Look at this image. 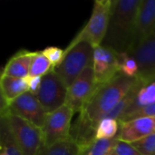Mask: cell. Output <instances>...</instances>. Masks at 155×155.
I'll list each match as a JSON object with an SVG mask.
<instances>
[{
	"label": "cell",
	"mask_w": 155,
	"mask_h": 155,
	"mask_svg": "<svg viewBox=\"0 0 155 155\" xmlns=\"http://www.w3.org/2000/svg\"><path fill=\"white\" fill-rule=\"evenodd\" d=\"M141 0H113L105 37L101 45L117 54L130 53L135 44L136 20Z\"/></svg>",
	"instance_id": "6da1fadb"
},
{
	"label": "cell",
	"mask_w": 155,
	"mask_h": 155,
	"mask_svg": "<svg viewBox=\"0 0 155 155\" xmlns=\"http://www.w3.org/2000/svg\"><path fill=\"white\" fill-rule=\"evenodd\" d=\"M94 47L86 41L70 44L64 50L62 63L54 68L55 73L69 87L88 67L93 66Z\"/></svg>",
	"instance_id": "7a4b0ae2"
},
{
	"label": "cell",
	"mask_w": 155,
	"mask_h": 155,
	"mask_svg": "<svg viewBox=\"0 0 155 155\" xmlns=\"http://www.w3.org/2000/svg\"><path fill=\"white\" fill-rule=\"evenodd\" d=\"M6 121L12 137L23 155H37L43 146V132L24 119L6 112H1Z\"/></svg>",
	"instance_id": "3957f363"
},
{
	"label": "cell",
	"mask_w": 155,
	"mask_h": 155,
	"mask_svg": "<svg viewBox=\"0 0 155 155\" xmlns=\"http://www.w3.org/2000/svg\"><path fill=\"white\" fill-rule=\"evenodd\" d=\"M113 0H96L86 25L76 35L71 44L86 41L94 47L102 45L109 25Z\"/></svg>",
	"instance_id": "277c9868"
},
{
	"label": "cell",
	"mask_w": 155,
	"mask_h": 155,
	"mask_svg": "<svg viewBox=\"0 0 155 155\" xmlns=\"http://www.w3.org/2000/svg\"><path fill=\"white\" fill-rule=\"evenodd\" d=\"M67 92L68 87L53 69L42 77L36 98L48 114L65 104Z\"/></svg>",
	"instance_id": "5b68a950"
},
{
	"label": "cell",
	"mask_w": 155,
	"mask_h": 155,
	"mask_svg": "<svg viewBox=\"0 0 155 155\" xmlns=\"http://www.w3.org/2000/svg\"><path fill=\"white\" fill-rule=\"evenodd\" d=\"M74 111L64 104L56 111L48 114L43 132L44 146H50L71 137Z\"/></svg>",
	"instance_id": "8992f818"
},
{
	"label": "cell",
	"mask_w": 155,
	"mask_h": 155,
	"mask_svg": "<svg viewBox=\"0 0 155 155\" xmlns=\"http://www.w3.org/2000/svg\"><path fill=\"white\" fill-rule=\"evenodd\" d=\"M1 112L16 115L41 130L44 128L47 117V113L36 96L29 92L20 95L6 107L1 108Z\"/></svg>",
	"instance_id": "52a82bcc"
},
{
	"label": "cell",
	"mask_w": 155,
	"mask_h": 155,
	"mask_svg": "<svg viewBox=\"0 0 155 155\" xmlns=\"http://www.w3.org/2000/svg\"><path fill=\"white\" fill-rule=\"evenodd\" d=\"M93 69L95 88L106 84L120 73L118 54L113 49L104 45L94 47Z\"/></svg>",
	"instance_id": "ba28073f"
},
{
	"label": "cell",
	"mask_w": 155,
	"mask_h": 155,
	"mask_svg": "<svg viewBox=\"0 0 155 155\" xmlns=\"http://www.w3.org/2000/svg\"><path fill=\"white\" fill-rule=\"evenodd\" d=\"M95 89L94 74L93 66L86 68L76 80L68 87L65 104L74 114L80 113Z\"/></svg>",
	"instance_id": "9c48e42d"
},
{
	"label": "cell",
	"mask_w": 155,
	"mask_h": 155,
	"mask_svg": "<svg viewBox=\"0 0 155 155\" xmlns=\"http://www.w3.org/2000/svg\"><path fill=\"white\" fill-rule=\"evenodd\" d=\"M137 62V77L144 82L155 80V32L136 45L129 53Z\"/></svg>",
	"instance_id": "30bf717a"
},
{
	"label": "cell",
	"mask_w": 155,
	"mask_h": 155,
	"mask_svg": "<svg viewBox=\"0 0 155 155\" xmlns=\"http://www.w3.org/2000/svg\"><path fill=\"white\" fill-rule=\"evenodd\" d=\"M153 133H155V116L142 117L120 124L118 139L133 143Z\"/></svg>",
	"instance_id": "8fae6325"
},
{
	"label": "cell",
	"mask_w": 155,
	"mask_h": 155,
	"mask_svg": "<svg viewBox=\"0 0 155 155\" xmlns=\"http://www.w3.org/2000/svg\"><path fill=\"white\" fill-rule=\"evenodd\" d=\"M153 32H155V0H141L137 13L134 47Z\"/></svg>",
	"instance_id": "7c38bea8"
},
{
	"label": "cell",
	"mask_w": 155,
	"mask_h": 155,
	"mask_svg": "<svg viewBox=\"0 0 155 155\" xmlns=\"http://www.w3.org/2000/svg\"><path fill=\"white\" fill-rule=\"evenodd\" d=\"M35 52L20 50L15 53L5 64L2 74L15 78H26L29 75L30 67Z\"/></svg>",
	"instance_id": "4fadbf2b"
},
{
	"label": "cell",
	"mask_w": 155,
	"mask_h": 155,
	"mask_svg": "<svg viewBox=\"0 0 155 155\" xmlns=\"http://www.w3.org/2000/svg\"><path fill=\"white\" fill-rule=\"evenodd\" d=\"M29 91L26 78H15L1 75L0 92L2 97L1 108L6 107L20 95Z\"/></svg>",
	"instance_id": "5bb4252c"
},
{
	"label": "cell",
	"mask_w": 155,
	"mask_h": 155,
	"mask_svg": "<svg viewBox=\"0 0 155 155\" xmlns=\"http://www.w3.org/2000/svg\"><path fill=\"white\" fill-rule=\"evenodd\" d=\"M153 104H155V80L149 82L143 81V84L138 89L131 105L124 115Z\"/></svg>",
	"instance_id": "9a60e30c"
},
{
	"label": "cell",
	"mask_w": 155,
	"mask_h": 155,
	"mask_svg": "<svg viewBox=\"0 0 155 155\" xmlns=\"http://www.w3.org/2000/svg\"><path fill=\"white\" fill-rule=\"evenodd\" d=\"M80 147L77 143L70 137L50 146H42L37 155H79Z\"/></svg>",
	"instance_id": "2e32d148"
},
{
	"label": "cell",
	"mask_w": 155,
	"mask_h": 155,
	"mask_svg": "<svg viewBox=\"0 0 155 155\" xmlns=\"http://www.w3.org/2000/svg\"><path fill=\"white\" fill-rule=\"evenodd\" d=\"M118 138L114 139H94L91 143L80 147L79 155H109Z\"/></svg>",
	"instance_id": "e0dca14e"
},
{
	"label": "cell",
	"mask_w": 155,
	"mask_h": 155,
	"mask_svg": "<svg viewBox=\"0 0 155 155\" xmlns=\"http://www.w3.org/2000/svg\"><path fill=\"white\" fill-rule=\"evenodd\" d=\"M119 132H120V123L117 120L104 118L99 123L96 128L95 139L104 140V139L118 138Z\"/></svg>",
	"instance_id": "ac0fdd59"
},
{
	"label": "cell",
	"mask_w": 155,
	"mask_h": 155,
	"mask_svg": "<svg viewBox=\"0 0 155 155\" xmlns=\"http://www.w3.org/2000/svg\"><path fill=\"white\" fill-rule=\"evenodd\" d=\"M54 67L48 59L44 55L42 52H35V54L33 58L32 64L29 71V77H43L50 71H52Z\"/></svg>",
	"instance_id": "d6986e66"
},
{
	"label": "cell",
	"mask_w": 155,
	"mask_h": 155,
	"mask_svg": "<svg viewBox=\"0 0 155 155\" xmlns=\"http://www.w3.org/2000/svg\"><path fill=\"white\" fill-rule=\"evenodd\" d=\"M120 73L128 77H137L139 67L136 60L128 53L118 54Z\"/></svg>",
	"instance_id": "ffe728a7"
},
{
	"label": "cell",
	"mask_w": 155,
	"mask_h": 155,
	"mask_svg": "<svg viewBox=\"0 0 155 155\" xmlns=\"http://www.w3.org/2000/svg\"><path fill=\"white\" fill-rule=\"evenodd\" d=\"M142 155H155V133L133 143Z\"/></svg>",
	"instance_id": "44dd1931"
},
{
	"label": "cell",
	"mask_w": 155,
	"mask_h": 155,
	"mask_svg": "<svg viewBox=\"0 0 155 155\" xmlns=\"http://www.w3.org/2000/svg\"><path fill=\"white\" fill-rule=\"evenodd\" d=\"M109 155H142L133 143L117 140Z\"/></svg>",
	"instance_id": "7402d4cb"
},
{
	"label": "cell",
	"mask_w": 155,
	"mask_h": 155,
	"mask_svg": "<svg viewBox=\"0 0 155 155\" xmlns=\"http://www.w3.org/2000/svg\"><path fill=\"white\" fill-rule=\"evenodd\" d=\"M155 116V104L143 107L137 111H134L133 113L127 114L125 115H124L118 122L120 124L122 123H125V122H129L137 118H142V117H153Z\"/></svg>",
	"instance_id": "603a6c76"
},
{
	"label": "cell",
	"mask_w": 155,
	"mask_h": 155,
	"mask_svg": "<svg viewBox=\"0 0 155 155\" xmlns=\"http://www.w3.org/2000/svg\"><path fill=\"white\" fill-rule=\"evenodd\" d=\"M42 53L51 63L54 69L62 63L64 57V50L56 46H48L45 49H44Z\"/></svg>",
	"instance_id": "cb8c5ba5"
},
{
	"label": "cell",
	"mask_w": 155,
	"mask_h": 155,
	"mask_svg": "<svg viewBox=\"0 0 155 155\" xmlns=\"http://www.w3.org/2000/svg\"><path fill=\"white\" fill-rule=\"evenodd\" d=\"M27 83H28V88H29V93L35 95L38 94V91L41 86V82H42V77H26Z\"/></svg>",
	"instance_id": "d4e9b609"
}]
</instances>
